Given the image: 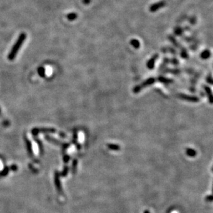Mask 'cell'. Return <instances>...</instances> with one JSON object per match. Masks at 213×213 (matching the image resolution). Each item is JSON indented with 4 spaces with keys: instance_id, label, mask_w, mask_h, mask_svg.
<instances>
[{
    "instance_id": "cell-1",
    "label": "cell",
    "mask_w": 213,
    "mask_h": 213,
    "mask_svg": "<svg viewBox=\"0 0 213 213\" xmlns=\"http://www.w3.org/2000/svg\"><path fill=\"white\" fill-rule=\"evenodd\" d=\"M26 38V35L25 33H22L18 37V39L17 40L16 43L15 44V45L13 46V47L12 48L11 52L8 54V59L11 61H13L14 59L15 58L17 54L18 53L19 50L20 49V48L22 47V44L25 41Z\"/></svg>"
},
{
    "instance_id": "cell-2",
    "label": "cell",
    "mask_w": 213,
    "mask_h": 213,
    "mask_svg": "<svg viewBox=\"0 0 213 213\" xmlns=\"http://www.w3.org/2000/svg\"><path fill=\"white\" fill-rule=\"evenodd\" d=\"M157 81V78L155 77H150V78L147 79L146 80L143 82L141 84H139L137 86H135V88H133V92L135 93H138L139 92H140L141 90H143L145 88L148 87V86H150L152 84H155V82Z\"/></svg>"
},
{
    "instance_id": "cell-3",
    "label": "cell",
    "mask_w": 213,
    "mask_h": 213,
    "mask_svg": "<svg viewBox=\"0 0 213 213\" xmlns=\"http://www.w3.org/2000/svg\"><path fill=\"white\" fill-rule=\"evenodd\" d=\"M179 98L184 101L191 102H197L199 101V98L196 96H192V95H188L184 94V93H179L177 95Z\"/></svg>"
},
{
    "instance_id": "cell-4",
    "label": "cell",
    "mask_w": 213,
    "mask_h": 213,
    "mask_svg": "<svg viewBox=\"0 0 213 213\" xmlns=\"http://www.w3.org/2000/svg\"><path fill=\"white\" fill-rule=\"evenodd\" d=\"M166 1H160V2H157V3H155V4L150 6V7L149 8V10L151 13H155L157 11H158L159 9L164 7L166 6Z\"/></svg>"
},
{
    "instance_id": "cell-5",
    "label": "cell",
    "mask_w": 213,
    "mask_h": 213,
    "mask_svg": "<svg viewBox=\"0 0 213 213\" xmlns=\"http://www.w3.org/2000/svg\"><path fill=\"white\" fill-rule=\"evenodd\" d=\"M159 57V55L157 54H155L154 56H153L150 59V60L147 63V67L149 68V69H153L154 68V66H155V64L157 59Z\"/></svg>"
},
{
    "instance_id": "cell-6",
    "label": "cell",
    "mask_w": 213,
    "mask_h": 213,
    "mask_svg": "<svg viewBox=\"0 0 213 213\" xmlns=\"http://www.w3.org/2000/svg\"><path fill=\"white\" fill-rule=\"evenodd\" d=\"M204 90H205V92H206V95H207V96H208L209 102L210 103V104H212L213 98H212V93L211 89H210V88L207 86H204Z\"/></svg>"
},
{
    "instance_id": "cell-7",
    "label": "cell",
    "mask_w": 213,
    "mask_h": 213,
    "mask_svg": "<svg viewBox=\"0 0 213 213\" xmlns=\"http://www.w3.org/2000/svg\"><path fill=\"white\" fill-rule=\"evenodd\" d=\"M55 131V129L53 128H41V129H39V128H35V129L33 130V133H54Z\"/></svg>"
},
{
    "instance_id": "cell-8",
    "label": "cell",
    "mask_w": 213,
    "mask_h": 213,
    "mask_svg": "<svg viewBox=\"0 0 213 213\" xmlns=\"http://www.w3.org/2000/svg\"><path fill=\"white\" fill-rule=\"evenodd\" d=\"M157 81H159L160 82H162V83H164V84H171V83L174 82L171 79L167 78V77H165L163 76H160L157 77Z\"/></svg>"
},
{
    "instance_id": "cell-9",
    "label": "cell",
    "mask_w": 213,
    "mask_h": 213,
    "mask_svg": "<svg viewBox=\"0 0 213 213\" xmlns=\"http://www.w3.org/2000/svg\"><path fill=\"white\" fill-rule=\"evenodd\" d=\"M201 58H203L204 59H206L209 58L210 57V52L209 50H204V52L201 53Z\"/></svg>"
},
{
    "instance_id": "cell-10",
    "label": "cell",
    "mask_w": 213,
    "mask_h": 213,
    "mask_svg": "<svg viewBox=\"0 0 213 213\" xmlns=\"http://www.w3.org/2000/svg\"><path fill=\"white\" fill-rule=\"evenodd\" d=\"M130 44L135 48H139L140 47V42H139L137 39H132L131 42H130Z\"/></svg>"
},
{
    "instance_id": "cell-11",
    "label": "cell",
    "mask_w": 213,
    "mask_h": 213,
    "mask_svg": "<svg viewBox=\"0 0 213 213\" xmlns=\"http://www.w3.org/2000/svg\"><path fill=\"white\" fill-rule=\"evenodd\" d=\"M77 15L76 13H70V14H68V15H67L68 19L70 21L75 20V19H77Z\"/></svg>"
},
{
    "instance_id": "cell-12",
    "label": "cell",
    "mask_w": 213,
    "mask_h": 213,
    "mask_svg": "<svg viewBox=\"0 0 213 213\" xmlns=\"http://www.w3.org/2000/svg\"><path fill=\"white\" fill-rule=\"evenodd\" d=\"M45 73H46V70L44 69V68L43 67H39L38 68V73L39 75H40L41 77H44L45 75Z\"/></svg>"
},
{
    "instance_id": "cell-13",
    "label": "cell",
    "mask_w": 213,
    "mask_h": 213,
    "mask_svg": "<svg viewBox=\"0 0 213 213\" xmlns=\"http://www.w3.org/2000/svg\"><path fill=\"white\" fill-rule=\"evenodd\" d=\"M169 37H170V40L171 41L172 43H173V44H174V45H175V46H177V47H180V46L179 45L178 43L177 42V41L175 40V38H173V37L172 36H169Z\"/></svg>"
},
{
    "instance_id": "cell-14",
    "label": "cell",
    "mask_w": 213,
    "mask_h": 213,
    "mask_svg": "<svg viewBox=\"0 0 213 213\" xmlns=\"http://www.w3.org/2000/svg\"><path fill=\"white\" fill-rule=\"evenodd\" d=\"M108 146L112 150H119V146L115 145H108Z\"/></svg>"
},
{
    "instance_id": "cell-15",
    "label": "cell",
    "mask_w": 213,
    "mask_h": 213,
    "mask_svg": "<svg viewBox=\"0 0 213 213\" xmlns=\"http://www.w3.org/2000/svg\"><path fill=\"white\" fill-rule=\"evenodd\" d=\"M90 2V0H83V2H84L85 4H89Z\"/></svg>"
},
{
    "instance_id": "cell-16",
    "label": "cell",
    "mask_w": 213,
    "mask_h": 213,
    "mask_svg": "<svg viewBox=\"0 0 213 213\" xmlns=\"http://www.w3.org/2000/svg\"><path fill=\"white\" fill-rule=\"evenodd\" d=\"M145 213H149V212H148V211H146V212H145Z\"/></svg>"
}]
</instances>
